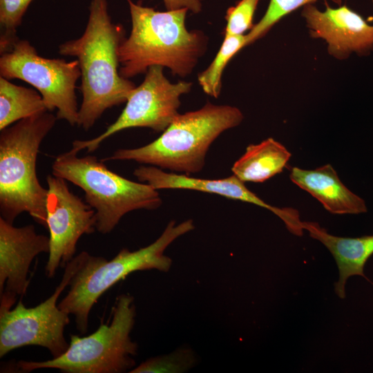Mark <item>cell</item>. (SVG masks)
Returning <instances> with one entry per match:
<instances>
[{
    "label": "cell",
    "instance_id": "obj_1",
    "mask_svg": "<svg viewBox=\"0 0 373 373\" xmlns=\"http://www.w3.org/2000/svg\"><path fill=\"white\" fill-rule=\"evenodd\" d=\"M124 31L114 24L107 0H91L83 35L59 45V53L77 58L83 99L77 125L90 129L104 111L126 102L135 84L119 74L118 48Z\"/></svg>",
    "mask_w": 373,
    "mask_h": 373
},
{
    "label": "cell",
    "instance_id": "obj_2",
    "mask_svg": "<svg viewBox=\"0 0 373 373\" xmlns=\"http://www.w3.org/2000/svg\"><path fill=\"white\" fill-rule=\"evenodd\" d=\"M132 28L118 48L119 74L126 79L153 66L169 68L173 75H189L204 52L207 37L186 27V8L157 11L127 0Z\"/></svg>",
    "mask_w": 373,
    "mask_h": 373
},
{
    "label": "cell",
    "instance_id": "obj_3",
    "mask_svg": "<svg viewBox=\"0 0 373 373\" xmlns=\"http://www.w3.org/2000/svg\"><path fill=\"white\" fill-rule=\"evenodd\" d=\"M57 118L47 111L1 131L0 213L12 223L23 212L46 227L47 189L37 174L39 146Z\"/></svg>",
    "mask_w": 373,
    "mask_h": 373
},
{
    "label": "cell",
    "instance_id": "obj_4",
    "mask_svg": "<svg viewBox=\"0 0 373 373\" xmlns=\"http://www.w3.org/2000/svg\"><path fill=\"white\" fill-rule=\"evenodd\" d=\"M242 119L243 115L236 107L207 102L199 110L178 114L152 142L141 147L117 149L101 160H133L173 171L195 173L203 169L213 141Z\"/></svg>",
    "mask_w": 373,
    "mask_h": 373
},
{
    "label": "cell",
    "instance_id": "obj_5",
    "mask_svg": "<svg viewBox=\"0 0 373 373\" xmlns=\"http://www.w3.org/2000/svg\"><path fill=\"white\" fill-rule=\"evenodd\" d=\"M193 229L191 219L178 224L171 220L160 236L145 247L134 251L124 248L110 260L88 253L69 283L68 294L58 304L59 309L73 315L77 329L81 334H85L89 313L105 291L134 271H168L172 260L164 254L165 250L175 240Z\"/></svg>",
    "mask_w": 373,
    "mask_h": 373
},
{
    "label": "cell",
    "instance_id": "obj_6",
    "mask_svg": "<svg viewBox=\"0 0 373 373\" xmlns=\"http://www.w3.org/2000/svg\"><path fill=\"white\" fill-rule=\"evenodd\" d=\"M52 173L83 190L86 202L95 211V229L103 234L111 232L127 213L162 204L157 190L111 171L94 155L78 157L71 150L59 154Z\"/></svg>",
    "mask_w": 373,
    "mask_h": 373
},
{
    "label": "cell",
    "instance_id": "obj_7",
    "mask_svg": "<svg viewBox=\"0 0 373 373\" xmlns=\"http://www.w3.org/2000/svg\"><path fill=\"white\" fill-rule=\"evenodd\" d=\"M136 314L133 297L121 294L113 307L111 321L93 334L70 335L69 347L61 356L45 361H19L22 372L52 368L67 373H121L135 366L137 345L131 338Z\"/></svg>",
    "mask_w": 373,
    "mask_h": 373
},
{
    "label": "cell",
    "instance_id": "obj_8",
    "mask_svg": "<svg viewBox=\"0 0 373 373\" xmlns=\"http://www.w3.org/2000/svg\"><path fill=\"white\" fill-rule=\"evenodd\" d=\"M88 252L82 251L64 267V273L53 294L38 305L28 308L19 300L12 309L5 301L0 303V357L26 345L48 349L52 358L68 348L64 332L70 323L68 315L59 309L57 302L64 289L83 265Z\"/></svg>",
    "mask_w": 373,
    "mask_h": 373
},
{
    "label": "cell",
    "instance_id": "obj_9",
    "mask_svg": "<svg viewBox=\"0 0 373 373\" xmlns=\"http://www.w3.org/2000/svg\"><path fill=\"white\" fill-rule=\"evenodd\" d=\"M0 75L30 84L40 93L48 111L57 110V119L77 125L75 88L81 70L77 59L43 57L28 41L17 38L1 53Z\"/></svg>",
    "mask_w": 373,
    "mask_h": 373
},
{
    "label": "cell",
    "instance_id": "obj_10",
    "mask_svg": "<svg viewBox=\"0 0 373 373\" xmlns=\"http://www.w3.org/2000/svg\"><path fill=\"white\" fill-rule=\"evenodd\" d=\"M161 66H151L146 72L142 83L129 95L126 106L117 119L99 135L86 140L73 142L71 151L75 153L95 151L111 135L122 130L134 127L149 128L163 132L178 115L180 97L189 93L192 83L169 82Z\"/></svg>",
    "mask_w": 373,
    "mask_h": 373
},
{
    "label": "cell",
    "instance_id": "obj_11",
    "mask_svg": "<svg viewBox=\"0 0 373 373\" xmlns=\"http://www.w3.org/2000/svg\"><path fill=\"white\" fill-rule=\"evenodd\" d=\"M46 182L50 251L45 270L52 278L74 258L80 237L94 232L96 220L95 210L69 189L66 180L48 175Z\"/></svg>",
    "mask_w": 373,
    "mask_h": 373
},
{
    "label": "cell",
    "instance_id": "obj_12",
    "mask_svg": "<svg viewBox=\"0 0 373 373\" xmlns=\"http://www.w3.org/2000/svg\"><path fill=\"white\" fill-rule=\"evenodd\" d=\"M302 16L311 36L325 40L329 53L337 59L347 58L352 52L365 55L373 49V26L345 6L321 11L307 4Z\"/></svg>",
    "mask_w": 373,
    "mask_h": 373
},
{
    "label": "cell",
    "instance_id": "obj_13",
    "mask_svg": "<svg viewBox=\"0 0 373 373\" xmlns=\"http://www.w3.org/2000/svg\"><path fill=\"white\" fill-rule=\"evenodd\" d=\"M49 251V236L37 233L34 225L16 227L0 217V295H25L32 260Z\"/></svg>",
    "mask_w": 373,
    "mask_h": 373
},
{
    "label": "cell",
    "instance_id": "obj_14",
    "mask_svg": "<svg viewBox=\"0 0 373 373\" xmlns=\"http://www.w3.org/2000/svg\"><path fill=\"white\" fill-rule=\"evenodd\" d=\"M133 174L140 182H145L156 190L189 189L213 193L263 207L273 212L282 220H287L289 216V208H278L266 203L249 190L244 182L235 175L217 180L201 179L167 173L151 165L140 166L135 169Z\"/></svg>",
    "mask_w": 373,
    "mask_h": 373
},
{
    "label": "cell",
    "instance_id": "obj_15",
    "mask_svg": "<svg viewBox=\"0 0 373 373\" xmlns=\"http://www.w3.org/2000/svg\"><path fill=\"white\" fill-rule=\"evenodd\" d=\"M289 178L333 214H361L367 211L365 200L341 182L329 164L312 170L293 167Z\"/></svg>",
    "mask_w": 373,
    "mask_h": 373
},
{
    "label": "cell",
    "instance_id": "obj_16",
    "mask_svg": "<svg viewBox=\"0 0 373 373\" xmlns=\"http://www.w3.org/2000/svg\"><path fill=\"white\" fill-rule=\"evenodd\" d=\"M303 227L311 238L325 245L334 256L339 272L334 290L340 298H345V284L350 277L359 276L367 279L364 268L373 254V235L357 238L336 236L329 234L318 222L312 221H303Z\"/></svg>",
    "mask_w": 373,
    "mask_h": 373
},
{
    "label": "cell",
    "instance_id": "obj_17",
    "mask_svg": "<svg viewBox=\"0 0 373 373\" xmlns=\"http://www.w3.org/2000/svg\"><path fill=\"white\" fill-rule=\"evenodd\" d=\"M291 155L284 145L269 137L249 145L231 171L243 182H263L281 173Z\"/></svg>",
    "mask_w": 373,
    "mask_h": 373
},
{
    "label": "cell",
    "instance_id": "obj_18",
    "mask_svg": "<svg viewBox=\"0 0 373 373\" xmlns=\"http://www.w3.org/2000/svg\"><path fill=\"white\" fill-rule=\"evenodd\" d=\"M40 93L0 77V131L13 123L47 111Z\"/></svg>",
    "mask_w": 373,
    "mask_h": 373
},
{
    "label": "cell",
    "instance_id": "obj_19",
    "mask_svg": "<svg viewBox=\"0 0 373 373\" xmlns=\"http://www.w3.org/2000/svg\"><path fill=\"white\" fill-rule=\"evenodd\" d=\"M247 43L244 35L224 36V41L209 66L198 77V82L203 91L215 98L220 94L222 73L231 58Z\"/></svg>",
    "mask_w": 373,
    "mask_h": 373
},
{
    "label": "cell",
    "instance_id": "obj_20",
    "mask_svg": "<svg viewBox=\"0 0 373 373\" xmlns=\"http://www.w3.org/2000/svg\"><path fill=\"white\" fill-rule=\"evenodd\" d=\"M196 356L190 348H180L173 352L146 360L133 367L131 373H181L193 367Z\"/></svg>",
    "mask_w": 373,
    "mask_h": 373
},
{
    "label": "cell",
    "instance_id": "obj_21",
    "mask_svg": "<svg viewBox=\"0 0 373 373\" xmlns=\"http://www.w3.org/2000/svg\"><path fill=\"white\" fill-rule=\"evenodd\" d=\"M317 0H270L267 11L260 21L254 26L251 31L246 35L249 45L264 36L269 30L280 19L295 10L307 4H313ZM341 5L342 0H331Z\"/></svg>",
    "mask_w": 373,
    "mask_h": 373
},
{
    "label": "cell",
    "instance_id": "obj_22",
    "mask_svg": "<svg viewBox=\"0 0 373 373\" xmlns=\"http://www.w3.org/2000/svg\"><path fill=\"white\" fill-rule=\"evenodd\" d=\"M32 0H0L1 53L18 38L16 32L22 17Z\"/></svg>",
    "mask_w": 373,
    "mask_h": 373
},
{
    "label": "cell",
    "instance_id": "obj_23",
    "mask_svg": "<svg viewBox=\"0 0 373 373\" xmlns=\"http://www.w3.org/2000/svg\"><path fill=\"white\" fill-rule=\"evenodd\" d=\"M260 0H240L227 10L224 36L240 35L254 27L252 21Z\"/></svg>",
    "mask_w": 373,
    "mask_h": 373
},
{
    "label": "cell",
    "instance_id": "obj_24",
    "mask_svg": "<svg viewBox=\"0 0 373 373\" xmlns=\"http://www.w3.org/2000/svg\"><path fill=\"white\" fill-rule=\"evenodd\" d=\"M166 10L186 8L189 11L198 14L202 10L200 0H162Z\"/></svg>",
    "mask_w": 373,
    "mask_h": 373
},
{
    "label": "cell",
    "instance_id": "obj_25",
    "mask_svg": "<svg viewBox=\"0 0 373 373\" xmlns=\"http://www.w3.org/2000/svg\"><path fill=\"white\" fill-rule=\"evenodd\" d=\"M201 1H202L203 0H200Z\"/></svg>",
    "mask_w": 373,
    "mask_h": 373
},
{
    "label": "cell",
    "instance_id": "obj_26",
    "mask_svg": "<svg viewBox=\"0 0 373 373\" xmlns=\"http://www.w3.org/2000/svg\"><path fill=\"white\" fill-rule=\"evenodd\" d=\"M372 3H373V0H372Z\"/></svg>",
    "mask_w": 373,
    "mask_h": 373
}]
</instances>
